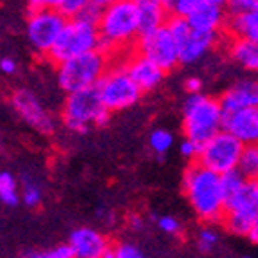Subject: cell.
<instances>
[{
    "instance_id": "cell-33",
    "label": "cell",
    "mask_w": 258,
    "mask_h": 258,
    "mask_svg": "<svg viewBox=\"0 0 258 258\" xmlns=\"http://www.w3.org/2000/svg\"><path fill=\"white\" fill-rule=\"evenodd\" d=\"M157 226H159V229H163L164 233H168V235H179L182 229L181 222H179L175 217H170V215L159 217V219H157Z\"/></svg>"
},
{
    "instance_id": "cell-37",
    "label": "cell",
    "mask_w": 258,
    "mask_h": 258,
    "mask_svg": "<svg viewBox=\"0 0 258 258\" xmlns=\"http://www.w3.org/2000/svg\"><path fill=\"white\" fill-rule=\"evenodd\" d=\"M184 87L189 94H201V91H203V80L197 78V76H191V78L186 80Z\"/></svg>"
},
{
    "instance_id": "cell-6",
    "label": "cell",
    "mask_w": 258,
    "mask_h": 258,
    "mask_svg": "<svg viewBox=\"0 0 258 258\" xmlns=\"http://www.w3.org/2000/svg\"><path fill=\"white\" fill-rule=\"evenodd\" d=\"M99 45V35L94 24L80 18H69L65 22L60 36L56 38L54 45L47 52V58L54 65L82 56L85 52L96 51Z\"/></svg>"
},
{
    "instance_id": "cell-25",
    "label": "cell",
    "mask_w": 258,
    "mask_h": 258,
    "mask_svg": "<svg viewBox=\"0 0 258 258\" xmlns=\"http://www.w3.org/2000/svg\"><path fill=\"white\" fill-rule=\"evenodd\" d=\"M148 145L157 155H164L170 148L173 147V134L166 128H157L150 134Z\"/></svg>"
},
{
    "instance_id": "cell-22",
    "label": "cell",
    "mask_w": 258,
    "mask_h": 258,
    "mask_svg": "<svg viewBox=\"0 0 258 258\" xmlns=\"http://www.w3.org/2000/svg\"><path fill=\"white\" fill-rule=\"evenodd\" d=\"M237 170L242 173L244 179L247 181H256L258 177V147L256 145H247L244 147L238 159Z\"/></svg>"
},
{
    "instance_id": "cell-39",
    "label": "cell",
    "mask_w": 258,
    "mask_h": 258,
    "mask_svg": "<svg viewBox=\"0 0 258 258\" xmlns=\"http://www.w3.org/2000/svg\"><path fill=\"white\" fill-rule=\"evenodd\" d=\"M128 224H130V228H134V229H136V231H141L143 226H145V222H143V219H141V217H139V215H136V213L128 217Z\"/></svg>"
},
{
    "instance_id": "cell-7",
    "label": "cell",
    "mask_w": 258,
    "mask_h": 258,
    "mask_svg": "<svg viewBox=\"0 0 258 258\" xmlns=\"http://www.w3.org/2000/svg\"><path fill=\"white\" fill-rule=\"evenodd\" d=\"M96 91L101 105L108 112L126 110L141 99V91L128 78L123 65L108 67L96 85Z\"/></svg>"
},
{
    "instance_id": "cell-10",
    "label": "cell",
    "mask_w": 258,
    "mask_h": 258,
    "mask_svg": "<svg viewBox=\"0 0 258 258\" xmlns=\"http://www.w3.org/2000/svg\"><path fill=\"white\" fill-rule=\"evenodd\" d=\"M67 18L58 9H31L27 17V40L31 47L38 54H45L51 51L56 38L60 36Z\"/></svg>"
},
{
    "instance_id": "cell-19",
    "label": "cell",
    "mask_w": 258,
    "mask_h": 258,
    "mask_svg": "<svg viewBox=\"0 0 258 258\" xmlns=\"http://www.w3.org/2000/svg\"><path fill=\"white\" fill-rule=\"evenodd\" d=\"M224 27L233 38L249 40L258 43V11H244V13H231L226 18Z\"/></svg>"
},
{
    "instance_id": "cell-36",
    "label": "cell",
    "mask_w": 258,
    "mask_h": 258,
    "mask_svg": "<svg viewBox=\"0 0 258 258\" xmlns=\"http://www.w3.org/2000/svg\"><path fill=\"white\" fill-rule=\"evenodd\" d=\"M179 152H181V155L182 157H186V159H197L199 147L195 145V143L184 139V141L181 143V147H179Z\"/></svg>"
},
{
    "instance_id": "cell-30",
    "label": "cell",
    "mask_w": 258,
    "mask_h": 258,
    "mask_svg": "<svg viewBox=\"0 0 258 258\" xmlns=\"http://www.w3.org/2000/svg\"><path fill=\"white\" fill-rule=\"evenodd\" d=\"M89 4H91V0H63V4L60 6L58 11L65 18H76Z\"/></svg>"
},
{
    "instance_id": "cell-21",
    "label": "cell",
    "mask_w": 258,
    "mask_h": 258,
    "mask_svg": "<svg viewBox=\"0 0 258 258\" xmlns=\"http://www.w3.org/2000/svg\"><path fill=\"white\" fill-rule=\"evenodd\" d=\"M229 56L231 60L237 61L240 67H244L249 73L258 71V43L249 40L233 38L229 43Z\"/></svg>"
},
{
    "instance_id": "cell-15",
    "label": "cell",
    "mask_w": 258,
    "mask_h": 258,
    "mask_svg": "<svg viewBox=\"0 0 258 258\" xmlns=\"http://www.w3.org/2000/svg\"><path fill=\"white\" fill-rule=\"evenodd\" d=\"M74 258H101L112 245L103 233L92 228H78L69 238Z\"/></svg>"
},
{
    "instance_id": "cell-9",
    "label": "cell",
    "mask_w": 258,
    "mask_h": 258,
    "mask_svg": "<svg viewBox=\"0 0 258 258\" xmlns=\"http://www.w3.org/2000/svg\"><path fill=\"white\" fill-rule=\"evenodd\" d=\"M166 29L170 31L173 42L179 51V63L191 65L210 52L219 40V35H210V33H197L188 26L186 18L172 17L166 20Z\"/></svg>"
},
{
    "instance_id": "cell-45",
    "label": "cell",
    "mask_w": 258,
    "mask_h": 258,
    "mask_svg": "<svg viewBox=\"0 0 258 258\" xmlns=\"http://www.w3.org/2000/svg\"><path fill=\"white\" fill-rule=\"evenodd\" d=\"M242 258H251V256H242Z\"/></svg>"
},
{
    "instance_id": "cell-5",
    "label": "cell",
    "mask_w": 258,
    "mask_h": 258,
    "mask_svg": "<svg viewBox=\"0 0 258 258\" xmlns=\"http://www.w3.org/2000/svg\"><path fill=\"white\" fill-rule=\"evenodd\" d=\"M63 125L73 132H87L91 126H105L110 119V112L101 105L96 87L71 92L61 112Z\"/></svg>"
},
{
    "instance_id": "cell-4",
    "label": "cell",
    "mask_w": 258,
    "mask_h": 258,
    "mask_svg": "<svg viewBox=\"0 0 258 258\" xmlns=\"http://www.w3.org/2000/svg\"><path fill=\"white\" fill-rule=\"evenodd\" d=\"M108 69V56L101 51H91L56 65V80L67 94L96 87Z\"/></svg>"
},
{
    "instance_id": "cell-34",
    "label": "cell",
    "mask_w": 258,
    "mask_h": 258,
    "mask_svg": "<svg viewBox=\"0 0 258 258\" xmlns=\"http://www.w3.org/2000/svg\"><path fill=\"white\" fill-rule=\"evenodd\" d=\"M229 13H244V11H258V0H228Z\"/></svg>"
},
{
    "instance_id": "cell-13",
    "label": "cell",
    "mask_w": 258,
    "mask_h": 258,
    "mask_svg": "<svg viewBox=\"0 0 258 258\" xmlns=\"http://www.w3.org/2000/svg\"><path fill=\"white\" fill-rule=\"evenodd\" d=\"M123 67H125L130 80H132V82L136 83V87L141 91V94L143 92L155 91V89L163 83L164 76H166V73H164L163 69H159L154 61H150L148 58L141 56L139 52L130 56L128 60L123 63Z\"/></svg>"
},
{
    "instance_id": "cell-20",
    "label": "cell",
    "mask_w": 258,
    "mask_h": 258,
    "mask_svg": "<svg viewBox=\"0 0 258 258\" xmlns=\"http://www.w3.org/2000/svg\"><path fill=\"white\" fill-rule=\"evenodd\" d=\"M138 26L139 36L152 33L166 24V9L155 0H138Z\"/></svg>"
},
{
    "instance_id": "cell-12",
    "label": "cell",
    "mask_w": 258,
    "mask_h": 258,
    "mask_svg": "<svg viewBox=\"0 0 258 258\" xmlns=\"http://www.w3.org/2000/svg\"><path fill=\"white\" fill-rule=\"evenodd\" d=\"M11 103H13V108L17 110L18 116L29 126H33L36 132L43 134V136H51L54 132V119L43 108V105L40 103V99L36 98L35 92L27 91V89H18L11 96Z\"/></svg>"
},
{
    "instance_id": "cell-38",
    "label": "cell",
    "mask_w": 258,
    "mask_h": 258,
    "mask_svg": "<svg viewBox=\"0 0 258 258\" xmlns=\"http://www.w3.org/2000/svg\"><path fill=\"white\" fill-rule=\"evenodd\" d=\"M0 71L4 74H15L17 73V61L13 58H2L0 60Z\"/></svg>"
},
{
    "instance_id": "cell-28",
    "label": "cell",
    "mask_w": 258,
    "mask_h": 258,
    "mask_svg": "<svg viewBox=\"0 0 258 258\" xmlns=\"http://www.w3.org/2000/svg\"><path fill=\"white\" fill-rule=\"evenodd\" d=\"M219 244V233L211 226H204L201 231H199L197 237V247L201 253H210V251L215 249V245Z\"/></svg>"
},
{
    "instance_id": "cell-43",
    "label": "cell",
    "mask_w": 258,
    "mask_h": 258,
    "mask_svg": "<svg viewBox=\"0 0 258 258\" xmlns=\"http://www.w3.org/2000/svg\"><path fill=\"white\" fill-rule=\"evenodd\" d=\"M210 4H213V6H220V8H224V6L228 4V0H210Z\"/></svg>"
},
{
    "instance_id": "cell-41",
    "label": "cell",
    "mask_w": 258,
    "mask_h": 258,
    "mask_svg": "<svg viewBox=\"0 0 258 258\" xmlns=\"http://www.w3.org/2000/svg\"><path fill=\"white\" fill-rule=\"evenodd\" d=\"M155 2H157V4H161L163 6L164 9H170V11H172V8H173V4H175V0H155Z\"/></svg>"
},
{
    "instance_id": "cell-23",
    "label": "cell",
    "mask_w": 258,
    "mask_h": 258,
    "mask_svg": "<svg viewBox=\"0 0 258 258\" xmlns=\"http://www.w3.org/2000/svg\"><path fill=\"white\" fill-rule=\"evenodd\" d=\"M222 224H224V228L228 229L229 233H233V235L247 237V233H249L254 226H258V219L238 215V213H224Z\"/></svg>"
},
{
    "instance_id": "cell-26",
    "label": "cell",
    "mask_w": 258,
    "mask_h": 258,
    "mask_svg": "<svg viewBox=\"0 0 258 258\" xmlns=\"http://www.w3.org/2000/svg\"><path fill=\"white\" fill-rule=\"evenodd\" d=\"M24 188L20 191V201L26 204L27 208H38L42 204V188L38 186V182H35L33 179L26 177L24 179Z\"/></svg>"
},
{
    "instance_id": "cell-27",
    "label": "cell",
    "mask_w": 258,
    "mask_h": 258,
    "mask_svg": "<svg viewBox=\"0 0 258 258\" xmlns=\"http://www.w3.org/2000/svg\"><path fill=\"white\" fill-rule=\"evenodd\" d=\"M245 181H247V179H244L238 170H231V172L222 173V175H220V189H222L224 201L228 197H231Z\"/></svg>"
},
{
    "instance_id": "cell-2",
    "label": "cell",
    "mask_w": 258,
    "mask_h": 258,
    "mask_svg": "<svg viewBox=\"0 0 258 258\" xmlns=\"http://www.w3.org/2000/svg\"><path fill=\"white\" fill-rule=\"evenodd\" d=\"M96 29L99 35L98 51L107 56L134 43V40L139 38L136 0H116L101 8Z\"/></svg>"
},
{
    "instance_id": "cell-8",
    "label": "cell",
    "mask_w": 258,
    "mask_h": 258,
    "mask_svg": "<svg viewBox=\"0 0 258 258\" xmlns=\"http://www.w3.org/2000/svg\"><path fill=\"white\" fill-rule=\"evenodd\" d=\"M242 150L244 145L238 139H235L226 130H220L199 148L197 163L210 172L222 175L226 172L237 170Z\"/></svg>"
},
{
    "instance_id": "cell-11",
    "label": "cell",
    "mask_w": 258,
    "mask_h": 258,
    "mask_svg": "<svg viewBox=\"0 0 258 258\" xmlns=\"http://www.w3.org/2000/svg\"><path fill=\"white\" fill-rule=\"evenodd\" d=\"M138 52L154 61L164 73H170L179 65V51L166 26L139 36Z\"/></svg>"
},
{
    "instance_id": "cell-35",
    "label": "cell",
    "mask_w": 258,
    "mask_h": 258,
    "mask_svg": "<svg viewBox=\"0 0 258 258\" xmlns=\"http://www.w3.org/2000/svg\"><path fill=\"white\" fill-rule=\"evenodd\" d=\"M31 9H60L63 0H27Z\"/></svg>"
},
{
    "instance_id": "cell-16",
    "label": "cell",
    "mask_w": 258,
    "mask_h": 258,
    "mask_svg": "<svg viewBox=\"0 0 258 258\" xmlns=\"http://www.w3.org/2000/svg\"><path fill=\"white\" fill-rule=\"evenodd\" d=\"M222 116L233 112L253 108L258 105V85L254 80H240L231 85L219 99Z\"/></svg>"
},
{
    "instance_id": "cell-29",
    "label": "cell",
    "mask_w": 258,
    "mask_h": 258,
    "mask_svg": "<svg viewBox=\"0 0 258 258\" xmlns=\"http://www.w3.org/2000/svg\"><path fill=\"white\" fill-rule=\"evenodd\" d=\"M210 4V0H175V4L172 8L173 17L188 18L191 13H195L197 9H201L203 6Z\"/></svg>"
},
{
    "instance_id": "cell-24",
    "label": "cell",
    "mask_w": 258,
    "mask_h": 258,
    "mask_svg": "<svg viewBox=\"0 0 258 258\" xmlns=\"http://www.w3.org/2000/svg\"><path fill=\"white\" fill-rule=\"evenodd\" d=\"M0 203L6 206H17L20 203L18 182L9 172H0Z\"/></svg>"
},
{
    "instance_id": "cell-31",
    "label": "cell",
    "mask_w": 258,
    "mask_h": 258,
    "mask_svg": "<svg viewBox=\"0 0 258 258\" xmlns=\"http://www.w3.org/2000/svg\"><path fill=\"white\" fill-rule=\"evenodd\" d=\"M26 258H74L73 256V251H71L69 244H61L54 249H49V251H33L29 253Z\"/></svg>"
},
{
    "instance_id": "cell-18",
    "label": "cell",
    "mask_w": 258,
    "mask_h": 258,
    "mask_svg": "<svg viewBox=\"0 0 258 258\" xmlns=\"http://www.w3.org/2000/svg\"><path fill=\"white\" fill-rule=\"evenodd\" d=\"M226 11L220 6L208 4L203 6L201 9H197L195 13H191L186 22L197 33H210V35H219L220 31L224 29L226 24Z\"/></svg>"
},
{
    "instance_id": "cell-32",
    "label": "cell",
    "mask_w": 258,
    "mask_h": 258,
    "mask_svg": "<svg viewBox=\"0 0 258 258\" xmlns=\"http://www.w3.org/2000/svg\"><path fill=\"white\" fill-rule=\"evenodd\" d=\"M112 254L114 258H145L139 247H136L130 242H121L116 247H112Z\"/></svg>"
},
{
    "instance_id": "cell-42",
    "label": "cell",
    "mask_w": 258,
    "mask_h": 258,
    "mask_svg": "<svg viewBox=\"0 0 258 258\" xmlns=\"http://www.w3.org/2000/svg\"><path fill=\"white\" fill-rule=\"evenodd\" d=\"M92 4L98 6V8H105V6H108L110 2H116V0H91Z\"/></svg>"
},
{
    "instance_id": "cell-1",
    "label": "cell",
    "mask_w": 258,
    "mask_h": 258,
    "mask_svg": "<svg viewBox=\"0 0 258 258\" xmlns=\"http://www.w3.org/2000/svg\"><path fill=\"white\" fill-rule=\"evenodd\" d=\"M182 189L195 215L206 222V226L222 222L224 195L220 189V175L194 163L182 177Z\"/></svg>"
},
{
    "instance_id": "cell-17",
    "label": "cell",
    "mask_w": 258,
    "mask_h": 258,
    "mask_svg": "<svg viewBox=\"0 0 258 258\" xmlns=\"http://www.w3.org/2000/svg\"><path fill=\"white\" fill-rule=\"evenodd\" d=\"M224 213H238L258 219V182L245 181L231 197L224 201Z\"/></svg>"
},
{
    "instance_id": "cell-44",
    "label": "cell",
    "mask_w": 258,
    "mask_h": 258,
    "mask_svg": "<svg viewBox=\"0 0 258 258\" xmlns=\"http://www.w3.org/2000/svg\"><path fill=\"white\" fill-rule=\"evenodd\" d=\"M101 258H114V254H112V247H110V249H108L107 253H105V254H103V256H101Z\"/></svg>"
},
{
    "instance_id": "cell-40",
    "label": "cell",
    "mask_w": 258,
    "mask_h": 258,
    "mask_svg": "<svg viewBox=\"0 0 258 258\" xmlns=\"http://www.w3.org/2000/svg\"><path fill=\"white\" fill-rule=\"evenodd\" d=\"M247 238L251 240V244H256L258 242V226H254V228L247 233Z\"/></svg>"
},
{
    "instance_id": "cell-3",
    "label": "cell",
    "mask_w": 258,
    "mask_h": 258,
    "mask_svg": "<svg viewBox=\"0 0 258 258\" xmlns=\"http://www.w3.org/2000/svg\"><path fill=\"white\" fill-rule=\"evenodd\" d=\"M222 112L219 99L206 94H189L182 108L184 139L195 143L199 148L222 130Z\"/></svg>"
},
{
    "instance_id": "cell-14",
    "label": "cell",
    "mask_w": 258,
    "mask_h": 258,
    "mask_svg": "<svg viewBox=\"0 0 258 258\" xmlns=\"http://www.w3.org/2000/svg\"><path fill=\"white\" fill-rule=\"evenodd\" d=\"M222 130L231 134L233 138L247 147L256 145L258 141V108H244V110L233 112L222 116Z\"/></svg>"
}]
</instances>
